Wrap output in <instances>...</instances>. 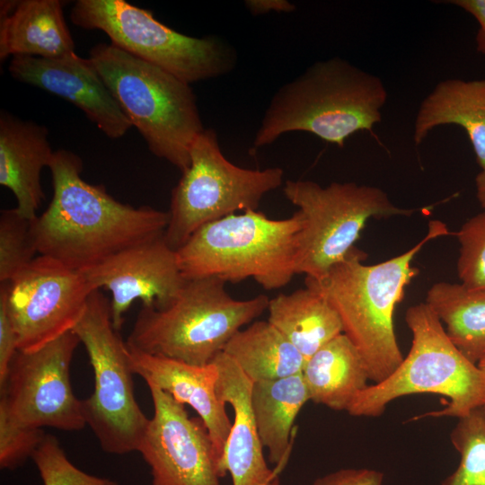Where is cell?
<instances>
[{"mask_svg": "<svg viewBox=\"0 0 485 485\" xmlns=\"http://www.w3.org/2000/svg\"><path fill=\"white\" fill-rule=\"evenodd\" d=\"M53 196L31 221L40 255L84 272L115 253L164 234L169 214L118 201L102 185L86 182L83 162L71 151L54 152L48 165Z\"/></svg>", "mask_w": 485, "mask_h": 485, "instance_id": "1", "label": "cell"}, {"mask_svg": "<svg viewBox=\"0 0 485 485\" xmlns=\"http://www.w3.org/2000/svg\"><path fill=\"white\" fill-rule=\"evenodd\" d=\"M448 234L445 223L432 220L427 235L396 257L366 265V254L355 246L322 278H305L306 287L337 312L343 333L357 348L375 384L390 376L404 358L394 332L393 313L406 286L418 274L411 261L427 242Z\"/></svg>", "mask_w": 485, "mask_h": 485, "instance_id": "2", "label": "cell"}, {"mask_svg": "<svg viewBox=\"0 0 485 485\" xmlns=\"http://www.w3.org/2000/svg\"><path fill=\"white\" fill-rule=\"evenodd\" d=\"M388 99L383 80L340 57L319 60L284 84L272 96L253 146L262 147L282 135L303 131L342 148L346 139L382 120Z\"/></svg>", "mask_w": 485, "mask_h": 485, "instance_id": "3", "label": "cell"}, {"mask_svg": "<svg viewBox=\"0 0 485 485\" xmlns=\"http://www.w3.org/2000/svg\"><path fill=\"white\" fill-rule=\"evenodd\" d=\"M89 58L152 154L185 172L205 129L190 84L111 43L95 45Z\"/></svg>", "mask_w": 485, "mask_h": 485, "instance_id": "4", "label": "cell"}, {"mask_svg": "<svg viewBox=\"0 0 485 485\" xmlns=\"http://www.w3.org/2000/svg\"><path fill=\"white\" fill-rule=\"evenodd\" d=\"M303 215L285 219L247 210L210 222L176 251L185 278L211 277L237 283L253 278L267 290L287 286L295 275Z\"/></svg>", "mask_w": 485, "mask_h": 485, "instance_id": "5", "label": "cell"}, {"mask_svg": "<svg viewBox=\"0 0 485 485\" xmlns=\"http://www.w3.org/2000/svg\"><path fill=\"white\" fill-rule=\"evenodd\" d=\"M269 301L266 295L234 299L216 278H186L167 306H142L126 343L140 352L205 366L268 309Z\"/></svg>", "mask_w": 485, "mask_h": 485, "instance_id": "6", "label": "cell"}, {"mask_svg": "<svg viewBox=\"0 0 485 485\" xmlns=\"http://www.w3.org/2000/svg\"><path fill=\"white\" fill-rule=\"evenodd\" d=\"M406 323L411 348L397 369L381 383L368 385L353 400L348 412L377 417L394 399L413 393H435L449 399L442 410L423 417L462 418L485 406V375L453 344L440 320L426 303L408 308Z\"/></svg>", "mask_w": 485, "mask_h": 485, "instance_id": "7", "label": "cell"}, {"mask_svg": "<svg viewBox=\"0 0 485 485\" xmlns=\"http://www.w3.org/2000/svg\"><path fill=\"white\" fill-rule=\"evenodd\" d=\"M92 365L94 388L83 400L86 425L111 454L137 452L149 423L135 396L129 350L112 322L110 302L95 289L73 329Z\"/></svg>", "mask_w": 485, "mask_h": 485, "instance_id": "8", "label": "cell"}, {"mask_svg": "<svg viewBox=\"0 0 485 485\" xmlns=\"http://www.w3.org/2000/svg\"><path fill=\"white\" fill-rule=\"evenodd\" d=\"M70 19L83 29L103 31L115 47L189 84L224 75L236 63L234 48L220 38L185 35L124 0H77Z\"/></svg>", "mask_w": 485, "mask_h": 485, "instance_id": "9", "label": "cell"}, {"mask_svg": "<svg viewBox=\"0 0 485 485\" xmlns=\"http://www.w3.org/2000/svg\"><path fill=\"white\" fill-rule=\"evenodd\" d=\"M190 163L171 196L167 244L180 249L203 225L235 214L256 210L262 198L283 182L279 167L247 169L228 161L216 132L205 128L190 149Z\"/></svg>", "mask_w": 485, "mask_h": 485, "instance_id": "10", "label": "cell"}, {"mask_svg": "<svg viewBox=\"0 0 485 485\" xmlns=\"http://www.w3.org/2000/svg\"><path fill=\"white\" fill-rule=\"evenodd\" d=\"M283 193L303 215L295 274L320 278L355 247L370 218L410 216L380 188L356 182L322 187L312 181L285 182Z\"/></svg>", "mask_w": 485, "mask_h": 485, "instance_id": "11", "label": "cell"}, {"mask_svg": "<svg viewBox=\"0 0 485 485\" xmlns=\"http://www.w3.org/2000/svg\"><path fill=\"white\" fill-rule=\"evenodd\" d=\"M68 331L34 351L18 350L0 385V403L17 422L32 428L79 431L86 426L75 395L70 366L80 344Z\"/></svg>", "mask_w": 485, "mask_h": 485, "instance_id": "12", "label": "cell"}, {"mask_svg": "<svg viewBox=\"0 0 485 485\" xmlns=\"http://www.w3.org/2000/svg\"><path fill=\"white\" fill-rule=\"evenodd\" d=\"M18 350L34 351L73 331L94 290L83 273L37 256L11 281L1 283Z\"/></svg>", "mask_w": 485, "mask_h": 485, "instance_id": "13", "label": "cell"}, {"mask_svg": "<svg viewBox=\"0 0 485 485\" xmlns=\"http://www.w3.org/2000/svg\"><path fill=\"white\" fill-rule=\"evenodd\" d=\"M154 404L137 452L149 465L152 485H220L209 433L199 418L159 387L147 384Z\"/></svg>", "mask_w": 485, "mask_h": 485, "instance_id": "14", "label": "cell"}, {"mask_svg": "<svg viewBox=\"0 0 485 485\" xmlns=\"http://www.w3.org/2000/svg\"><path fill=\"white\" fill-rule=\"evenodd\" d=\"M83 274L94 290L110 292L111 319L119 331L133 302L163 308L175 299L186 280L176 251L163 234L122 250Z\"/></svg>", "mask_w": 485, "mask_h": 485, "instance_id": "15", "label": "cell"}, {"mask_svg": "<svg viewBox=\"0 0 485 485\" xmlns=\"http://www.w3.org/2000/svg\"><path fill=\"white\" fill-rule=\"evenodd\" d=\"M8 71L17 81L68 101L110 138L123 137L133 126L90 58L75 52L56 58L14 56Z\"/></svg>", "mask_w": 485, "mask_h": 485, "instance_id": "16", "label": "cell"}, {"mask_svg": "<svg viewBox=\"0 0 485 485\" xmlns=\"http://www.w3.org/2000/svg\"><path fill=\"white\" fill-rule=\"evenodd\" d=\"M134 375L146 384H154L177 401L190 406L203 421L213 443L221 477L225 475L223 458L232 422L217 394L219 372L211 362L205 366L191 365L169 357L151 355L129 348Z\"/></svg>", "mask_w": 485, "mask_h": 485, "instance_id": "17", "label": "cell"}, {"mask_svg": "<svg viewBox=\"0 0 485 485\" xmlns=\"http://www.w3.org/2000/svg\"><path fill=\"white\" fill-rule=\"evenodd\" d=\"M214 362L219 372L216 391L220 401L230 404L234 420L225 444L223 469L233 485H280L278 473L263 455L251 405L252 381L223 351Z\"/></svg>", "mask_w": 485, "mask_h": 485, "instance_id": "18", "label": "cell"}, {"mask_svg": "<svg viewBox=\"0 0 485 485\" xmlns=\"http://www.w3.org/2000/svg\"><path fill=\"white\" fill-rule=\"evenodd\" d=\"M48 130L31 120L0 113V184L15 196V209L29 220L37 217L44 200L41 171L49 165L54 152Z\"/></svg>", "mask_w": 485, "mask_h": 485, "instance_id": "19", "label": "cell"}, {"mask_svg": "<svg viewBox=\"0 0 485 485\" xmlns=\"http://www.w3.org/2000/svg\"><path fill=\"white\" fill-rule=\"evenodd\" d=\"M0 59L56 58L75 52L59 0L1 1Z\"/></svg>", "mask_w": 485, "mask_h": 485, "instance_id": "20", "label": "cell"}, {"mask_svg": "<svg viewBox=\"0 0 485 485\" xmlns=\"http://www.w3.org/2000/svg\"><path fill=\"white\" fill-rule=\"evenodd\" d=\"M443 125L465 130L477 163L485 170V79L451 78L437 83L418 109L413 125L415 145Z\"/></svg>", "mask_w": 485, "mask_h": 485, "instance_id": "21", "label": "cell"}, {"mask_svg": "<svg viewBox=\"0 0 485 485\" xmlns=\"http://www.w3.org/2000/svg\"><path fill=\"white\" fill-rule=\"evenodd\" d=\"M308 401L302 373L252 384L251 405L257 431L278 474L288 459L295 419Z\"/></svg>", "mask_w": 485, "mask_h": 485, "instance_id": "22", "label": "cell"}, {"mask_svg": "<svg viewBox=\"0 0 485 485\" xmlns=\"http://www.w3.org/2000/svg\"><path fill=\"white\" fill-rule=\"evenodd\" d=\"M302 375L310 401L335 410H348L369 380L359 352L344 333L311 356Z\"/></svg>", "mask_w": 485, "mask_h": 485, "instance_id": "23", "label": "cell"}, {"mask_svg": "<svg viewBox=\"0 0 485 485\" xmlns=\"http://www.w3.org/2000/svg\"><path fill=\"white\" fill-rule=\"evenodd\" d=\"M267 310L268 321L297 348L305 361L343 333L334 308L307 287L269 299Z\"/></svg>", "mask_w": 485, "mask_h": 485, "instance_id": "24", "label": "cell"}, {"mask_svg": "<svg viewBox=\"0 0 485 485\" xmlns=\"http://www.w3.org/2000/svg\"><path fill=\"white\" fill-rule=\"evenodd\" d=\"M223 352L252 383L300 374L305 363L297 348L268 320L238 331Z\"/></svg>", "mask_w": 485, "mask_h": 485, "instance_id": "25", "label": "cell"}, {"mask_svg": "<svg viewBox=\"0 0 485 485\" xmlns=\"http://www.w3.org/2000/svg\"><path fill=\"white\" fill-rule=\"evenodd\" d=\"M445 325V333L471 362L485 357V292L459 283L438 282L428 291L425 302Z\"/></svg>", "mask_w": 485, "mask_h": 485, "instance_id": "26", "label": "cell"}, {"mask_svg": "<svg viewBox=\"0 0 485 485\" xmlns=\"http://www.w3.org/2000/svg\"><path fill=\"white\" fill-rule=\"evenodd\" d=\"M450 439L461 460L442 485H485V406L459 418Z\"/></svg>", "mask_w": 485, "mask_h": 485, "instance_id": "27", "label": "cell"}, {"mask_svg": "<svg viewBox=\"0 0 485 485\" xmlns=\"http://www.w3.org/2000/svg\"><path fill=\"white\" fill-rule=\"evenodd\" d=\"M31 221L13 208L0 215V282L11 281L38 252L31 234Z\"/></svg>", "mask_w": 485, "mask_h": 485, "instance_id": "28", "label": "cell"}, {"mask_svg": "<svg viewBox=\"0 0 485 485\" xmlns=\"http://www.w3.org/2000/svg\"><path fill=\"white\" fill-rule=\"evenodd\" d=\"M31 459L43 485H118L112 480L92 475L74 465L56 436L46 434Z\"/></svg>", "mask_w": 485, "mask_h": 485, "instance_id": "29", "label": "cell"}, {"mask_svg": "<svg viewBox=\"0 0 485 485\" xmlns=\"http://www.w3.org/2000/svg\"><path fill=\"white\" fill-rule=\"evenodd\" d=\"M455 234L460 243L457 274L461 284L485 292V211L469 218Z\"/></svg>", "mask_w": 485, "mask_h": 485, "instance_id": "30", "label": "cell"}, {"mask_svg": "<svg viewBox=\"0 0 485 485\" xmlns=\"http://www.w3.org/2000/svg\"><path fill=\"white\" fill-rule=\"evenodd\" d=\"M42 428L24 426L13 419L0 403V467L14 470L31 458L44 438Z\"/></svg>", "mask_w": 485, "mask_h": 485, "instance_id": "31", "label": "cell"}, {"mask_svg": "<svg viewBox=\"0 0 485 485\" xmlns=\"http://www.w3.org/2000/svg\"><path fill=\"white\" fill-rule=\"evenodd\" d=\"M17 351L16 333L8 313L4 290L0 287V385Z\"/></svg>", "mask_w": 485, "mask_h": 485, "instance_id": "32", "label": "cell"}, {"mask_svg": "<svg viewBox=\"0 0 485 485\" xmlns=\"http://www.w3.org/2000/svg\"><path fill=\"white\" fill-rule=\"evenodd\" d=\"M384 474L370 469H341L316 479L313 485H383Z\"/></svg>", "mask_w": 485, "mask_h": 485, "instance_id": "33", "label": "cell"}, {"mask_svg": "<svg viewBox=\"0 0 485 485\" xmlns=\"http://www.w3.org/2000/svg\"><path fill=\"white\" fill-rule=\"evenodd\" d=\"M438 3L456 5L476 19L479 24L475 37L476 50L485 55V0H447Z\"/></svg>", "mask_w": 485, "mask_h": 485, "instance_id": "34", "label": "cell"}, {"mask_svg": "<svg viewBox=\"0 0 485 485\" xmlns=\"http://www.w3.org/2000/svg\"><path fill=\"white\" fill-rule=\"evenodd\" d=\"M244 5L252 15L269 13H292L295 5L287 0H246Z\"/></svg>", "mask_w": 485, "mask_h": 485, "instance_id": "35", "label": "cell"}, {"mask_svg": "<svg viewBox=\"0 0 485 485\" xmlns=\"http://www.w3.org/2000/svg\"><path fill=\"white\" fill-rule=\"evenodd\" d=\"M475 187L477 199L485 211V170H481L475 177Z\"/></svg>", "mask_w": 485, "mask_h": 485, "instance_id": "36", "label": "cell"}, {"mask_svg": "<svg viewBox=\"0 0 485 485\" xmlns=\"http://www.w3.org/2000/svg\"><path fill=\"white\" fill-rule=\"evenodd\" d=\"M477 366L481 370V372L485 375V357L478 362Z\"/></svg>", "mask_w": 485, "mask_h": 485, "instance_id": "37", "label": "cell"}]
</instances>
